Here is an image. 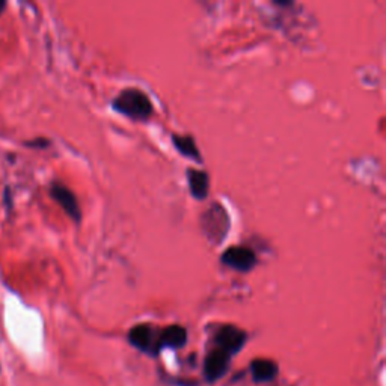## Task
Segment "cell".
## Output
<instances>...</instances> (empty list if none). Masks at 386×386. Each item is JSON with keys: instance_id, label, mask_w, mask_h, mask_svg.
<instances>
[{"instance_id": "6", "label": "cell", "mask_w": 386, "mask_h": 386, "mask_svg": "<svg viewBox=\"0 0 386 386\" xmlns=\"http://www.w3.org/2000/svg\"><path fill=\"white\" fill-rule=\"evenodd\" d=\"M128 341H130L132 346H135L136 349L142 350V351H151V353H154V355L160 349L158 337L156 338L154 329L149 325L135 326L130 330V334H128Z\"/></svg>"}, {"instance_id": "2", "label": "cell", "mask_w": 386, "mask_h": 386, "mask_svg": "<svg viewBox=\"0 0 386 386\" xmlns=\"http://www.w3.org/2000/svg\"><path fill=\"white\" fill-rule=\"evenodd\" d=\"M202 228L204 234L214 242L220 243L228 232V216L220 204H213V206L204 213L202 216Z\"/></svg>"}, {"instance_id": "1", "label": "cell", "mask_w": 386, "mask_h": 386, "mask_svg": "<svg viewBox=\"0 0 386 386\" xmlns=\"http://www.w3.org/2000/svg\"><path fill=\"white\" fill-rule=\"evenodd\" d=\"M113 109L137 121L148 120L154 112L153 103L148 99V95L135 88L124 89L113 100Z\"/></svg>"}, {"instance_id": "13", "label": "cell", "mask_w": 386, "mask_h": 386, "mask_svg": "<svg viewBox=\"0 0 386 386\" xmlns=\"http://www.w3.org/2000/svg\"><path fill=\"white\" fill-rule=\"evenodd\" d=\"M5 8H6V2H4V0H0V14L4 13Z\"/></svg>"}, {"instance_id": "12", "label": "cell", "mask_w": 386, "mask_h": 386, "mask_svg": "<svg viewBox=\"0 0 386 386\" xmlns=\"http://www.w3.org/2000/svg\"><path fill=\"white\" fill-rule=\"evenodd\" d=\"M27 147L46 148V147H49V141H46V139H37V141H30V142H27Z\"/></svg>"}, {"instance_id": "3", "label": "cell", "mask_w": 386, "mask_h": 386, "mask_svg": "<svg viewBox=\"0 0 386 386\" xmlns=\"http://www.w3.org/2000/svg\"><path fill=\"white\" fill-rule=\"evenodd\" d=\"M222 263L237 272H249L256 263V255L244 246H232L222 255Z\"/></svg>"}, {"instance_id": "5", "label": "cell", "mask_w": 386, "mask_h": 386, "mask_svg": "<svg viewBox=\"0 0 386 386\" xmlns=\"http://www.w3.org/2000/svg\"><path fill=\"white\" fill-rule=\"evenodd\" d=\"M231 355L220 349H216L208 353V356L204 362V374L210 382L220 379L230 368Z\"/></svg>"}, {"instance_id": "4", "label": "cell", "mask_w": 386, "mask_h": 386, "mask_svg": "<svg viewBox=\"0 0 386 386\" xmlns=\"http://www.w3.org/2000/svg\"><path fill=\"white\" fill-rule=\"evenodd\" d=\"M50 193H51V198L59 204V206L63 208V211H66L74 222H80L82 210L79 207L76 195H74L68 187L56 183L51 186Z\"/></svg>"}, {"instance_id": "7", "label": "cell", "mask_w": 386, "mask_h": 386, "mask_svg": "<svg viewBox=\"0 0 386 386\" xmlns=\"http://www.w3.org/2000/svg\"><path fill=\"white\" fill-rule=\"evenodd\" d=\"M216 342L220 350L232 355V353H237L244 346L246 334L244 330L235 326H223L218 332Z\"/></svg>"}, {"instance_id": "10", "label": "cell", "mask_w": 386, "mask_h": 386, "mask_svg": "<svg viewBox=\"0 0 386 386\" xmlns=\"http://www.w3.org/2000/svg\"><path fill=\"white\" fill-rule=\"evenodd\" d=\"M251 370L256 382H269L278 374L276 363L270 359H255L251 363Z\"/></svg>"}, {"instance_id": "9", "label": "cell", "mask_w": 386, "mask_h": 386, "mask_svg": "<svg viewBox=\"0 0 386 386\" xmlns=\"http://www.w3.org/2000/svg\"><path fill=\"white\" fill-rule=\"evenodd\" d=\"M187 180H189V189L193 198L197 199H206L208 193V175L204 170L189 169L187 170Z\"/></svg>"}, {"instance_id": "11", "label": "cell", "mask_w": 386, "mask_h": 386, "mask_svg": "<svg viewBox=\"0 0 386 386\" xmlns=\"http://www.w3.org/2000/svg\"><path fill=\"white\" fill-rule=\"evenodd\" d=\"M173 142H174L175 148L178 149V151L181 154L189 157V158L197 160V162H202L201 154H199V149L197 148V144H195V141H193V137L174 135L173 136Z\"/></svg>"}, {"instance_id": "8", "label": "cell", "mask_w": 386, "mask_h": 386, "mask_svg": "<svg viewBox=\"0 0 386 386\" xmlns=\"http://www.w3.org/2000/svg\"><path fill=\"white\" fill-rule=\"evenodd\" d=\"M187 342V330L183 326L173 325L165 328L158 335L160 347H183Z\"/></svg>"}]
</instances>
